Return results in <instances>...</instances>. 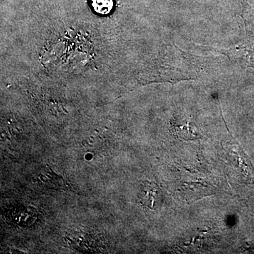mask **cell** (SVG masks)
<instances>
[{
  "instance_id": "obj_1",
  "label": "cell",
  "mask_w": 254,
  "mask_h": 254,
  "mask_svg": "<svg viewBox=\"0 0 254 254\" xmlns=\"http://www.w3.org/2000/svg\"><path fill=\"white\" fill-rule=\"evenodd\" d=\"M8 218L11 222L19 226H29L36 220L38 216L37 210L33 207L19 205L9 209Z\"/></svg>"
},
{
  "instance_id": "obj_2",
  "label": "cell",
  "mask_w": 254,
  "mask_h": 254,
  "mask_svg": "<svg viewBox=\"0 0 254 254\" xmlns=\"http://www.w3.org/2000/svg\"><path fill=\"white\" fill-rule=\"evenodd\" d=\"M93 9L95 12L101 15L109 14L113 8V0H92Z\"/></svg>"
}]
</instances>
